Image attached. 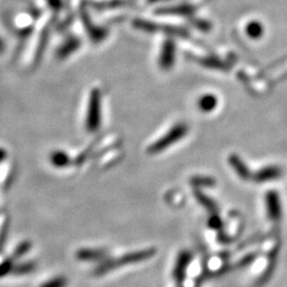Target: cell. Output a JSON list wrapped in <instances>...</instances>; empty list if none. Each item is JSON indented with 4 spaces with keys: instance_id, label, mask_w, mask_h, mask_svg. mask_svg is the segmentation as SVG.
Instances as JSON below:
<instances>
[{
    "instance_id": "6da1fadb",
    "label": "cell",
    "mask_w": 287,
    "mask_h": 287,
    "mask_svg": "<svg viewBox=\"0 0 287 287\" xmlns=\"http://www.w3.org/2000/svg\"><path fill=\"white\" fill-rule=\"evenodd\" d=\"M155 253H156L155 248H146V249H142V250L128 252L119 257L107 258L94 269V275L97 277L104 276L115 269H119L125 266H129L132 264L144 262V260H147L153 257Z\"/></svg>"
},
{
    "instance_id": "7a4b0ae2",
    "label": "cell",
    "mask_w": 287,
    "mask_h": 287,
    "mask_svg": "<svg viewBox=\"0 0 287 287\" xmlns=\"http://www.w3.org/2000/svg\"><path fill=\"white\" fill-rule=\"evenodd\" d=\"M187 126L183 124L176 125L171 129V131H168L165 135H163L158 140H155L153 144L148 147L147 152L148 154H159L160 152L164 151L165 149L169 148L175 142L181 140L187 134Z\"/></svg>"
},
{
    "instance_id": "3957f363",
    "label": "cell",
    "mask_w": 287,
    "mask_h": 287,
    "mask_svg": "<svg viewBox=\"0 0 287 287\" xmlns=\"http://www.w3.org/2000/svg\"><path fill=\"white\" fill-rule=\"evenodd\" d=\"M101 125V112H100V99L97 93L90 97L88 112L86 116V130L90 133L98 131Z\"/></svg>"
},
{
    "instance_id": "277c9868",
    "label": "cell",
    "mask_w": 287,
    "mask_h": 287,
    "mask_svg": "<svg viewBox=\"0 0 287 287\" xmlns=\"http://www.w3.org/2000/svg\"><path fill=\"white\" fill-rule=\"evenodd\" d=\"M192 259V254L188 251H182L177 258V262L173 271L174 279L178 283H182L185 280L186 277V270L189 266Z\"/></svg>"
},
{
    "instance_id": "5b68a950",
    "label": "cell",
    "mask_w": 287,
    "mask_h": 287,
    "mask_svg": "<svg viewBox=\"0 0 287 287\" xmlns=\"http://www.w3.org/2000/svg\"><path fill=\"white\" fill-rule=\"evenodd\" d=\"M108 252L103 249H92V248H82L78 250L76 257L84 262H95V260L106 259Z\"/></svg>"
},
{
    "instance_id": "8992f818",
    "label": "cell",
    "mask_w": 287,
    "mask_h": 287,
    "mask_svg": "<svg viewBox=\"0 0 287 287\" xmlns=\"http://www.w3.org/2000/svg\"><path fill=\"white\" fill-rule=\"evenodd\" d=\"M268 215L272 220H278L281 217L280 199L276 193H269L266 198Z\"/></svg>"
},
{
    "instance_id": "52a82bcc",
    "label": "cell",
    "mask_w": 287,
    "mask_h": 287,
    "mask_svg": "<svg viewBox=\"0 0 287 287\" xmlns=\"http://www.w3.org/2000/svg\"><path fill=\"white\" fill-rule=\"evenodd\" d=\"M281 176V169L278 167H267L255 174L254 181L256 182H266L279 178Z\"/></svg>"
},
{
    "instance_id": "ba28073f",
    "label": "cell",
    "mask_w": 287,
    "mask_h": 287,
    "mask_svg": "<svg viewBox=\"0 0 287 287\" xmlns=\"http://www.w3.org/2000/svg\"><path fill=\"white\" fill-rule=\"evenodd\" d=\"M36 269V263L34 260H27V262L15 264L12 273L15 276H27Z\"/></svg>"
},
{
    "instance_id": "9c48e42d",
    "label": "cell",
    "mask_w": 287,
    "mask_h": 287,
    "mask_svg": "<svg viewBox=\"0 0 287 287\" xmlns=\"http://www.w3.org/2000/svg\"><path fill=\"white\" fill-rule=\"evenodd\" d=\"M50 162L56 167L63 168L69 165L70 158L68 154L65 153L64 151H54L50 155Z\"/></svg>"
},
{
    "instance_id": "30bf717a",
    "label": "cell",
    "mask_w": 287,
    "mask_h": 287,
    "mask_svg": "<svg viewBox=\"0 0 287 287\" xmlns=\"http://www.w3.org/2000/svg\"><path fill=\"white\" fill-rule=\"evenodd\" d=\"M246 33L249 37L256 40V38H259L264 33L263 25L260 23V22H258V21H256V20L250 21L249 23L247 25V27H246Z\"/></svg>"
},
{
    "instance_id": "8fae6325",
    "label": "cell",
    "mask_w": 287,
    "mask_h": 287,
    "mask_svg": "<svg viewBox=\"0 0 287 287\" xmlns=\"http://www.w3.org/2000/svg\"><path fill=\"white\" fill-rule=\"evenodd\" d=\"M230 162H231V165L233 166V168L235 169V172L237 173V175L241 178H243V179L249 178V176H250L249 171H248L247 166L243 163V161L240 158H237V156H232Z\"/></svg>"
},
{
    "instance_id": "7c38bea8",
    "label": "cell",
    "mask_w": 287,
    "mask_h": 287,
    "mask_svg": "<svg viewBox=\"0 0 287 287\" xmlns=\"http://www.w3.org/2000/svg\"><path fill=\"white\" fill-rule=\"evenodd\" d=\"M217 106V99L213 95H206L199 100V108L203 112H211Z\"/></svg>"
},
{
    "instance_id": "4fadbf2b",
    "label": "cell",
    "mask_w": 287,
    "mask_h": 287,
    "mask_svg": "<svg viewBox=\"0 0 287 287\" xmlns=\"http://www.w3.org/2000/svg\"><path fill=\"white\" fill-rule=\"evenodd\" d=\"M31 243L29 241H25V242H21L16 248H15V250L13 251V254H12V258L14 259V260H17L19 258H21L23 255L27 254L30 249H31Z\"/></svg>"
},
{
    "instance_id": "5bb4252c",
    "label": "cell",
    "mask_w": 287,
    "mask_h": 287,
    "mask_svg": "<svg viewBox=\"0 0 287 287\" xmlns=\"http://www.w3.org/2000/svg\"><path fill=\"white\" fill-rule=\"evenodd\" d=\"M14 266H15L14 259H13L12 257L4 259L3 262L0 263V278H4L6 276L10 275V273H12Z\"/></svg>"
},
{
    "instance_id": "9a60e30c",
    "label": "cell",
    "mask_w": 287,
    "mask_h": 287,
    "mask_svg": "<svg viewBox=\"0 0 287 287\" xmlns=\"http://www.w3.org/2000/svg\"><path fill=\"white\" fill-rule=\"evenodd\" d=\"M68 282L67 279L64 277H56L52 278L43 284L40 285V287H67Z\"/></svg>"
},
{
    "instance_id": "2e32d148",
    "label": "cell",
    "mask_w": 287,
    "mask_h": 287,
    "mask_svg": "<svg viewBox=\"0 0 287 287\" xmlns=\"http://www.w3.org/2000/svg\"><path fill=\"white\" fill-rule=\"evenodd\" d=\"M7 235H8V224H6V225L3 227L2 232H0V250H2L3 246H4L5 243H6Z\"/></svg>"
},
{
    "instance_id": "e0dca14e",
    "label": "cell",
    "mask_w": 287,
    "mask_h": 287,
    "mask_svg": "<svg viewBox=\"0 0 287 287\" xmlns=\"http://www.w3.org/2000/svg\"><path fill=\"white\" fill-rule=\"evenodd\" d=\"M6 155H7L6 151L4 149L0 148V163H2L6 159Z\"/></svg>"
}]
</instances>
